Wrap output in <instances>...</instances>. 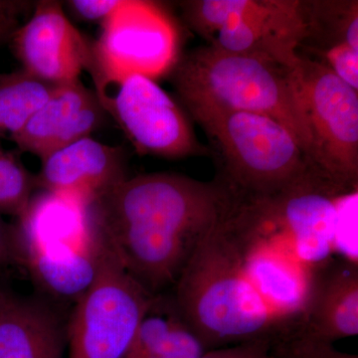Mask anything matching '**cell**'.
<instances>
[{
  "label": "cell",
  "instance_id": "cell-13",
  "mask_svg": "<svg viewBox=\"0 0 358 358\" xmlns=\"http://www.w3.org/2000/svg\"><path fill=\"white\" fill-rule=\"evenodd\" d=\"M41 162L36 181L42 192L69 195L88 203L127 178L122 148L92 136L56 150Z\"/></svg>",
  "mask_w": 358,
  "mask_h": 358
},
{
  "label": "cell",
  "instance_id": "cell-3",
  "mask_svg": "<svg viewBox=\"0 0 358 358\" xmlns=\"http://www.w3.org/2000/svg\"><path fill=\"white\" fill-rule=\"evenodd\" d=\"M222 221L193 252L171 298L207 350L271 343L287 333L245 277Z\"/></svg>",
  "mask_w": 358,
  "mask_h": 358
},
{
  "label": "cell",
  "instance_id": "cell-1",
  "mask_svg": "<svg viewBox=\"0 0 358 358\" xmlns=\"http://www.w3.org/2000/svg\"><path fill=\"white\" fill-rule=\"evenodd\" d=\"M233 199L234 192L220 178L154 173L127 178L92 202L90 213L124 270L159 296L174 286Z\"/></svg>",
  "mask_w": 358,
  "mask_h": 358
},
{
  "label": "cell",
  "instance_id": "cell-2",
  "mask_svg": "<svg viewBox=\"0 0 358 358\" xmlns=\"http://www.w3.org/2000/svg\"><path fill=\"white\" fill-rule=\"evenodd\" d=\"M245 277L287 334L336 253L329 203L310 181L271 193H235L222 221Z\"/></svg>",
  "mask_w": 358,
  "mask_h": 358
},
{
  "label": "cell",
  "instance_id": "cell-5",
  "mask_svg": "<svg viewBox=\"0 0 358 358\" xmlns=\"http://www.w3.org/2000/svg\"><path fill=\"white\" fill-rule=\"evenodd\" d=\"M90 204L69 195H33L18 218L21 260L45 292L76 301L95 280L106 242Z\"/></svg>",
  "mask_w": 358,
  "mask_h": 358
},
{
  "label": "cell",
  "instance_id": "cell-16",
  "mask_svg": "<svg viewBox=\"0 0 358 358\" xmlns=\"http://www.w3.org/2000/svg\"><path fill=\"white\" fill-rule=\"evenodd\" d=\"M66 327L35 299L6 294L0 306V358H64Z\"/></svg>",
  "mask_w": 358,
  "mask_h": 358
},
{
  "label": "cell",
  "instance_id": "cell-7",
  "mask_svg": "<svg viewBox=\"0 0 358 358\" xmlns=\"http://www.w3.org/2000/svg\"><path fill=\"white\" fill-rule=\"evenodd\" d=\"M188 26L221 50L254 56L294 69L307 37L301 0H188L180 2Z\"/></svg>",
  "mask_w": 358,
  "mask_h": 358
},
{
  "label": "cell",
  "instance_id": "cell-26",
  "mask_svg": "<svg viewBox=\"0 0 358 358\" xmlns=\"http://www.w3.org/2000/svg\"><path fill=\"white\" fill-rule=\"evenodd\" d=\"M22 6L21 2L0 1V42L15 31Z\"/></svg>",
  "mask_w": 358,
  "mask_h": 358
},
{
  "label": "cell",
  "instance_id": "cell-25",
  "mask_svg": "<svg viewBox=\"0 0 358 358\" xmlns=\"http://www.w3.org/2000/svg\"><path fill=\"white\" fill-rule=\"evenodd\" d=\"M13 264H22L17 230L0 215V267Z\"/></svg>",
  "mask_w": 358,
  "mask_h": 358
},
{
  "label": "cell",
  "instance_id": "cell-20",
  "mask_svg": "<svg viewBox=\"0 0 358 358\" xmlns=\"http://www.w3.org/2000/svg\"><path fill=\"white\" fill-rule=\"evenodd\" d=\"M268 358H358L341 352L334 343L312 338L299 331L280 336L270 343Z\"/></svg>",
  "mask_w": 358,
  "mask_h": 358
},
{
  "label": "cell",
  "instance_id": "cell-10",
  "mask_svg": "<svg viewBox=\"0 0 358 358\" xmlns=\"http://www.w3.org/2000/svg\"><path fill=\"white\" fill-rule=\"evenodd\" d=\"M101 26L89 71L96 86L131 75L155 80L171 72L178 61V30L154 2L122 0Z\"/></svg>",
  "mask_w": 358,
  "mask_h": 358
},
{
  "label": "cell",
  "instance_id": "cell-15",
  "mask_svg": "<svg viewBox=\"0 0 358 358\" xmlns=\"http://www.w3.org/2000/svg\"><path fill=\"white\" fill-rule=\"evenodd\" d=\"M296 331L331 343L357 336V262L334 259L320 271Z\"/></svg>",
  "mask_w": 358,
  "mask_h": 358
},
{
  "label": "cell",
  "instance_id": "cell-19",
  "mask_svg": "<svg viewBox=\"0 0 358 358\" xmlns=\"http://www.w3.org/2000/svg\"><path fill=\"white\" fill-rule=\"evenodd\" d=\"M37 188L36 176L0 143V215L20 218Z\"/></svg>",
  "mask_w": 358,
  "mask_h": 358
},
{
  "label": "cell",
  "instance_id": "cell-17",
  "mask_svg": "<svg viewBox=\"0 0 358 358\" xmlns=\"http://www.w3.org/2000/svg\"><path fill=\"white\" fill-rule=\"evenodd\" d=\"M60 84H52L24 70L0 75V138L20 134Z\"/></svg>",
  "mask_w": 358,
  "mask_h": 358
},
{
  "label": "cell",
  "instance_id": "cell-6",
  "mask_svg": "<svg viewBox=\"0 0 358 358\" xmlns=\"http://www.w3.org/2000/svg\"><path fill=\"white\" fill-rule=\"evenodd\" d=\"M189 115L217 155L218 178L234 192L271 194L317 176L294 136L271 117L240 110H195Z\"/></svg>",
  "mask_w": 358,
  "mask_h": 358
},
{
  "label": "cell",
  "instance_id": "cell-9",
  "mask_svg": "<svg viewBox=\"0 0 358 358\" xmlns=\"http://www.w3.org/2000/svg\"><path fill=\"white\" fill-rule=\"evenodd\" d=\"M155 296L129 275L106 242L98 274L66 327L67 358L124 357Z\"/></svg>",
  "mask_w": 358,
  "mask_h": 358
},
{
  "label": "cell",
  "instance_id": "cell-27",
  "mask_svg": "<svg viewBox=\"0 0 358 358\" xmlns=\"http://www.w3.org/2000/svg\"><path fill=\"white\" fill-rule=\"evenodd\" d=\"M6 292H2L1 289H0V306H1L2 301L4 300V296H6Z\"/></svg>",
  "mask_w": 358,
  "mask_h": 358
},
{
  "label": "cell",
  "instance_id": "cell-24",
  "mask_svg": "<svg viewBox=\"0 0 358 358\" xmlns=\"http://www.w3.org/2000/svg\"><path fill=\"white\" fill-rule=\"evenodd\" d=\"M270 343L252 341L240 345L212 348L199 358H268Z\"/></svg>",
  "mask_w": 358,
  "mask_h": 358
},
{
  "label": "cell",
  "instance_id": "cell-23",
  "mask_svg": "<svg viewBox=\"0 0 358 358\" xmlns=\"http://www.w3.org/2000/svg\"><path fill=\"white\" fill-rule=\"evenodd\" d=\"M121 2L122 0H72L68 2V6L80 20L102 24Z\"/></svg>",
  "mask_w": 358,
  "mask_h": 358
},
{
  "label": "cell",
  "instance_id": "cell-18",
  "mask_svg": "<svg viewBox=\"0 0 358 358\" xmlns=\"http://www.w3.org/2000/svg\"><path fill=\"white\" fill-rule=\"evenodd\" d=\"M307 37L312 52L348 44L358 50V1L319 0L306 1Z\"/></svg>",
  "mask_w": 358,
  "mask_h": 358
},
{
  "label": "cell",
  "instance_id": "cell-14",
  "mask_svg": "<svg viewBox=\"0 0 358 358\" xmlns=\"http://www.w3.org/2000/svg\"><path fill=\"white\" fill-rule=\"evenodd\" d=\"M96 92L80 80L60 84L20 134L11 141L22 152L43 160L80 138L91 136L105 122Z\"/></svg>",
  "mask_w": 358,
  "mask_h": 358
},
{
  "label": "cell",
  "instance_id": "cell-4",
  "mask_svg": "<svg viewBox=\"0 0 358 358\" xmlns=\"http://www.w3.org/2000/svg\"><path fill=\"white\" fill-rule=\"evenodd\" d=\"M169 74L188 113L240 110L266 115L288 129L308 160L310 131L294 69L208 44L179 57Z\"/></svg>",
  "mask_w": 358,
  "mask_h": 358
},
{
  "label": "cell",
  "instance_id": "cell-21",
  "mask_svg": "<svg viewBox=\"0 0 358 358\" xmlns=\"http://www.w3.org/2000/svg\"><path fill=\"white\" fill-rule=\"evenodd\" d=\"M207 348L182 317L147 358H199Z\"/></svg>",
  "mask_w": 358,
  "mask_h": 358
},
{
  "label": "cell",
  "instance_id": "cell-22",
  "mask_svg": "<svg viewBox=\"0 0 358 358\" xmlns=\"http://www.w3.org/2000/svg\"><path fill=\"white\" fill-rule=\"evenodd\" d=\"M331 72L358 92V50L348 44H339L326 50L312 52Z\"/></svg>",
  "mask_w": 358,
  "mask_h": 358
},
{
  "label": "cell",
  "instance_id": "cell-11",
  "mask_svg": "<svg viewBox=\"0 0 358 358\" xmlns=\"http://www.w3.org/2000/svg\"><path fill=\"white\" fill-rule=\"evenodd\" d=\"M96 94L138 152L167 159L206 154L185 112L155 80L131 75Z\"/></svg>",
  "mask_w": 358,
  "mask_h": 358
},
{
  "label": "cell",
  "instance_id": "cell-8",
  "mask_svg": "<svg viewBox=\"0 0 358 358\" xmlns=\"http://www.w3.org/2000/svg\"><path fill=\"white\" fill-rule=\"evenodd\" d=\"M294 75L307 115L313 173L339 192H357L358 92L320 61L301 55Z\"/></svg>",
  "mask_w": 358,
  "mask_h": 358
},
{
  "label": "cell",
  "instance_id": "cell-12",
  "mask_svg": "<svg viewBox=\"0 0 358 358\" xmlns=\"http://www.w3.org/2000/svg\"><path fill=\"white\" fill-rule=\"evenodd\" d=\"M13 36L21 69L45 82L69 83L91 69L93 43L68 20L57 1H40Z\"/></svg>",
  "mask_w": 358,
  "mask_h": 358
}]
</instances>
